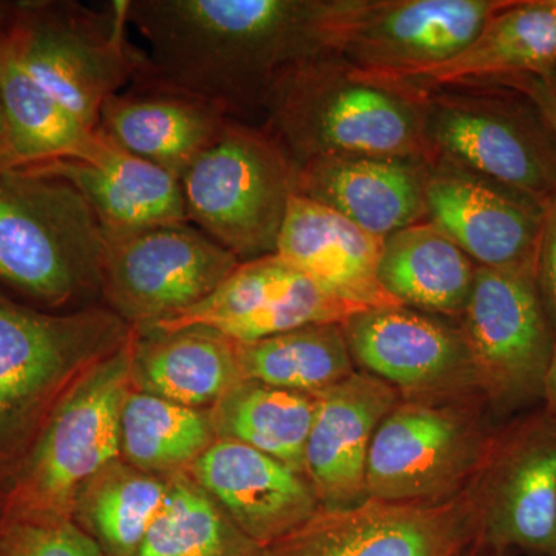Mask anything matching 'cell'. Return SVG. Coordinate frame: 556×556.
<instances>
[{"label": "cell", "mask_w": 556, "mask_h": 556, "mask_svg": "<svg viewBox=\"0 0 556 556\" xmlns=\"http://www.w3.org/2000/svg\"><path fill=\"white\" fill-rule=\"evenodd\" d=\"M354 365L412 399L478 390L463 329L408 306L357 311L342 321Z\"/></svg>", "instance_id": "obj_16"}, {"label": "cell", "mask_w": 556, "mask_h": 556, "mask_svg": "<svg viewBox=\"0 0 556 556\" xmlns=\"http://www.w3.org/2000/svg\"><path fill=\"white\" fill-rule=\"evenodd\" d=\"M94 479L87 517L108 556H135L156 518L169 485L123 470H105Z\"/></svg>", "instance_id": "obj_32"}, {"label": "cell", "mask_w": 556, "mask_h": 556, "mask_svg": "<svg viewBox=\"0 0 556 556\" xmlns=\"http://www.w3.org/2000/svg\"><path fill=\"white\" fill-rule=\"evenodd\" d=\"M138 329L62 394L10 473L2 514L72 518L83 490L121 453V416L134 383Z\"/></svg>", "instance_id": "obj_3"}, {"label": "cell", "mask_w": 556, "mask_h": 556, "mask_svg": "<svg viewBox=\"0 0 556 556\" xmlns=\"http://www.w3.org/2000/svg\"><path fill=\"white\" fill-rule=\"evenodd\" d=\"M556 67L554 0H507L452 60L413 76L420 89L515 87Z\"/></svg>", "instance_id": "obj_24"}, {"label": "cell", "mask_w": 556, "mask_h": 556, "mask_svg": "<svg viewBox=\"0 0 556 556\" xmlns=\"http://www.w3.org/2000/svg\"><path fill=\"white\" fill-rule=\"evenodd\" d=\"M473 497L434 504L367 500L320 511L263 556H464L475 544Z\"/></svg>", "instance_id": "obj_13"}, {"label": "cell", "mask_w": 556, "mask_h": 556, "mask_svg": "<svg viewBox=\"0 0 556 556\" xmlns=\"http://www.w3.org/2000/svg\"><path fill=\"white\" fill-rule=\"evenodd\" d=\"M427 219L481 268H535L544 203L445 159H431Z\"/></svg>", "instance_id": "obj_17"}, {"label": "cell", "mask_w": 556, "mask_h": 556, "mask_svg": "<svg viewBox=\"0 0 556 556\" xmlns=\"http://www.w3.org/2000/svg\"><path fill=\"white\" fill-rule=\"evenodd\" d=\"M473 548L556 556V420L527 417L493 439L473 479Z\"/></svg>", "instance_id": "obj_12"}, {"label": "cell", "mask_w": 556, "mask_h": 556, "mask_svg": "<svg viewBox=\"0 0 556 556\" xmlns=\"http://www.w3.org/2000/svg\"><path fill=\"white\" fill-rule=\"evenodd\" d=\"M535 278L556 338V193L544 204L535 255Z\"/></svg>", "instance_id": "obj_34"}, {"label": "cell", "mask_w": 556, "mask_h": 556, "mask_svg": "<svg viewBox=\"0 0 556 556\" xmlns=\"http://www.w3.org/2000/svg\"><path fill=\"white\" fill-rule=\"evenodd\" d=\"M430 160L327 156L299 166L298 193L386 239L427 219Z\"/></svg>", "instance_id": "obj_20"}, {"label": "cell", "mask_w": 556, "mask_h": 556, "mask_svg": "<svg viewBox=\"0 0 556 556\" xmlns=\"http://www.w3.org/2000/svg\"><path fill=\"white\" fill-rule=\"evenodd\" d=\"M108 236L64 179L0 169V280L49 306L102 292Z\"/></svg>", "instance_id": "obj_6"}, {"label": "cell", "mask_w": 556, "mask_h": 556, "mask_svg": "<svg viewBox=\"0 0 556 556\" xmlns=\"http://www.w3.org/2000/svg\"><path fill=\"white\" fill-rule=\"evenodd\" d=\"M226 118L208 102L146 78L102 104L98 131L178 179L222 135Z\"/></svg>", "instance_id": "obj_22"}, {"label": "cell", "mask_w": 556, "mask_h": 556, "mask_svg": "<svg viewBox=\"0 0 556 556\" xmlns=\"http://www.w3.org/2000/svg\"><path fill=\"white\" fill-rule=\"evenodd\" d=\"M214 426L197 408L131 391L121 416V452L142 470L192 464L215 441Z\"/></svg>", "instance_id": "obj_30"}, {"label": "cell", "mask_w": 556, "mask_h": 556, "mask_svg": "<svg viewBox=\"0 0 556 556\" xmlns=\"http://www.w3.org/2000/svg\"><path fill=\"white\" fill-rule=\"evenodd\" d=\"M241 378L265 386L316 394L356 372L342 324H317L236 343Z\"/></svg>", "instance_id": "obj_29"}, {"label": "cell", "mask_w": 556, "mask_h": 556, "mask_svg": "<svg viewBox=\"0 0 556 556\" xmlns=\"http://www.w3.org/2000/svg\"><path fill=\"white\" fill-rule=\"evenodd\" d=\"M427 91L324 58L281 80L266 105L263 129L299 166L327 156L431 160Z\"/></svg>", "instance_id": "obj_2"}, {"label": "cell", "mask_w": 556, "mask_h": 556, "mask_svg": "<svg viewBox=\"0 0 556 556\" xmlns=\"http://www.w3.org/2000/svg\"><path fill=\"white\" fill-rule=\"evenodd\" d=\"M493 439L478 417L438 399L399 402L380 422L367 460V497L434 504L457 496L484 464Z\"/></svg>", "instance_id": "obj_9"}, {"label": "cell", "mask_w": 556, "mask_h": 556, "mask_svg": "<svg viewBox=\"0 0 556 556\" xmlns=\"http://www.w3.org/2000/svg\"><path fill=\"white\" fill-rule=\"evenodd\" d=\"M431 159H445L546 204L556 193V139L514 87L427 90Z\"/></svg>", "instance_id": "obj_8"}, {"label": "cell", "mask_w": 556, "mask_h": 556, "mask_svg": "<svg viewBox=\"0 0 556 556\" xmlns=\"http://www.w3.org/2000/svg\"><path fill=\"white\" fill-rule=\"evenodd\" d=\"M507 0H362L339 56L390 79H409L466 49Z\"/></svg>", "instance_id": "obj_15"}, {"label": "cell", "mask_w": 556, "mask_h": 556, "mask_svg": "<svg viewBox=\"0 0 556 556\" xmlns=\"http://www.w3.org/2000/svg\"><path fill=\"white\" fill-rule=\"evenodd\" d=\"M0 556H108L101 544L67 517H0Z\"/></svg>", "instance_id": "obj_33"}, {"label": "cell", "mask_w": 556, "mask_h": 556, "mask_svg": "<svg viewBox=\"0 0 556 556\" xmlns=\"http://www.w3.org/2000/svg\"><path fill=\"white\" fill-rule=\"evenodd\" d=\"M200 489L260 548L311 521L320 501L298 471L232 439H217L192 463Z\"/></svg>", "instance_id": "obj_18"}, {"label": "cell", "mask_w": 556, "mask_h": 556, "mask_svg": "<svg viewBox=\"0 0 556 556\" xmlns=\"http://www.w3.org/2000/svg\"><path fill=\"white\" fill-rule=\"evenodd\" d=\"M543 399L546 402V413L556 420V348L551 368L544 382Z\"/></svg>", "instance_id": "obj_36"}, {"label": "cell", "mask_w": 556, "mask_h": 556, "mask_svg": "<svg viewBox=\"0 0 556 556\" xmlns=\"http://www.w3.org/2000/svg\"><path fill=\"white\" fill-rule=\"evenodd\" d=\"M298 175L268 131L229 119L179 178L188 222L240 262L276 254Z\"/></svg>", "instance_id": "obj_7"}, {"label": "cell", "mask_w": 556, "mask_h": 556, "mask_svg": "<svg viewBox=\"0 0 556 556\" xmlns=\"http://www.w3.org/2000/svg\"><path fill=\"white\" fill-rule=\"evenodd\" d=\"M464 556H492V555L484 554V552L477 551V548H473V551H471V554H470V551H468L467 554Z\"/></svg>", "instance_id": "obj_38"}, {"label": "cell", "mask_w": 556, "mask_h": 556, "mask_svg": "<svg viewBox=\"0 0 556 556\" xmlns=\"http://www.w3.org/2000/svg\"><path fill=\"white\" fill-rule=\"evenodd\" d=\"M459 321L473 356L478 390L493 405L511 409L543 397L556 338L535 268L478 266Z\"/></svg>", "instance_id": "obj_10"}, {"label": "cell", "mask_w": 556, "mask_h": 556, "mask_svg": "<svg viewBox=\"0 0 556 556\" xmlns=\"http://www.w3.org/2000/svg\"><path fill=\"white\" fill-rule=\"evenodd\" d=\"M5 144V118H3L2 98H0V150Z\"/></svg>", "instance_id": "obj_37"}, {"label": "cell", "mask_w": 556, "mask_h": 556, "mask_svg": "<svg viewBox=\"0 0 556 556\" xmlns=\"http://www.w3.org/2000/svg\"><path fill=\"white\" fill-rule=\"evenodd\" d=\"M383 240L332 208L294 193L276 254L358 308L399 306L380 285Z\"/></svg>", "instance_id": "obj_23"}, {"label": "cell", "mask_w": 556, "mask_h": 556, "mask_svg": "<svg viewBox=\"0 0 556 556\" xmlns=\"http://www.w3.org/2000/svg\"><path fill=\"white\" fill-rule=\"evenodd\" d=\"M316 396L241 380L215 404L211 420L218 439L247 444L305 473V452Z\"/></svg>", "instance_id": "obj_28"}, {"label": "cell", "mask_w": 556, "mask_h": 556, "mask_svg": "<svg viewBox=\"0 0 556 556\" xmlns=\"http://www.w3.org/2000/svg\"><path fill=\"white\" fill-rule=\"evenodd\" d=\"M2 493H0V517H2Z\"/></svg>", "instance_id": "obj_39"}, {"label": "cell", "mask_w": 556, "mask_h": 556, "mask_svg": "<svg viewBox=\"0 0 556 556\" xmlns=\"http://www.w3.org/2000/svg\"><path fill=\"white\" fill-rule=\"evenodd\" d=\"M126 3L94 10L78 2L21 3L0 25L28 76L97 131L102 104L144 75L148 56L127 38Z\"/></svg>", "instance_id": "obj_5"}, {"label": "cell", "mask_w": 556, "mask_h": 556, "mask_svg": "<svg viewBox=\"0 0 556 556\" xmlns=\"http://www.w3.org/2000/svg\"><path fill=\"white\" fill-rule=\"evenodd\" d=\"M0 98L5 144L0 169H20L49 161L83 159L98 131L80 126L28 76L0 30Z\"/></svg>", "instance_id": "obj_27"}, {"label": "cell", "mask_w": 556, "mask_h": 556, "mask_svg": "<svg viewBox=\"0 0 556 556\" xmlns=\"http://www.w3.org/2000/svg\"><path fill=\"white\" fill-rule=\"evenodd\" d=\"M20 169L64 179L73 186L108 237L189 223L179 179L113 144L101 131L97 144L83 159L54 160Z\"/></svg>", "instance_id": "obj_21"}, {"label": "cell", "mask_w": 556, "mask_h": 556, "mask_svg": "<svg viewBox=\"0 0 556 556\" xmlns=\"http://www.w3.org/2000/svg\"><path fill=\"white\" fill-rule=\"evenodd\" d=\"M362 0H124L148 42L139 78L186 91L255 126L278 84L339 56ZM138 78V79H139Z\"/></svg>", "instance_id": "obj_1"}, {"label": "cell", "mask_w": 556, "mask_h": 556, "mask_svg": "<svg viewBox=\"0 0 556 556\" xmlns=\"http://www.w3.org/2000/svg\"><path fill=\"white\" fill-rule=\"evenodd\" d=\"M240 263L190 223L108 237L102 295L127 325L144 329L203 302Z\"/></svg>", "instance_id": "obj_11"}, {"label": "cell", "mask_w": 556, "mask_h": 556, "mask_svg": "<svg viewBox=\"0 0 556 556\" xmlns=\"http://www.w3.org/2000/svg\"><path fill=\"white\" fill-rule=\"evenodd\" d=\"M478 265L433 223L420 222L383 240L380 285L399 305L463 317Z\"/></svg>", "instance_id": "obj_25"}, {"label": "cell", "mask_w": 556, "mask_h": 556, "mask_svg": "<svg viewBox=\"0 0 556 556\" xmlns=\"http://www.w3.org/2000/svg\"><path fill=\"white\" fill-rule=\"evenodd\" d=\"M554 3H555V5H556V0H554Z\"/></svg>", "instance_id": "obj_40"}, {"label": "cell", "mask_w": 556, "mask_h": 556, "mask_svg": "<svg viewBox=\"0 0 556 556\" xmlns=\"http://www.w3.org/2000/svg\"><path fill=\"white\" fill-rule=\"evenodd\" d=\"M399 396L396 388L365 371L316 394L305 473L321 508L338 510L368 500L369 447Z\"/></svg>", "instance_id": "obj_19"}, {"label": "cell", "mask_w": 556, "mask_h": 556, "mask_svg": "<svg viewBox=\"0 0 556 556\" xmlns=\"http://www.w3.org/2000/svg\"><path fill=\"white\" fill-rule=\"evenodd\" d=\"M362 309L270 254L241 262L203 302L144 329L167 334L204 328L233 343H251L308 325L342 324Z\"/></svg>", "instance_id": "obj_14"}, {"label": "cell", "mask_w": 556, "mask_h": 556, "mask_svg": "<svg viewBox=\"0 0 556 556\" xmlns=\"http://www.w3.org/2000/svg\"><path fill=\"white\" fill-rule=\"evenodd\" d=\"M144 393L197 408L217 404L241 380L236 343L218 332L189 328L139 338L134 382Z\"/></svg>", "instance_id": "obj_26"}, {"label": "cell", "mask_w": 556, "mask_h": 556, "mask_svg": "<svg viewBox=\"0 0 556 556\" xmlns=\"http://www.w3.org/2000/svg\"><path fill=\"white\" fill-rule=\"evenodd\" d=\"M131 329L113 311L60 316L0 295V471H13L62 394Z\"/></svg>", "instance_id": "obj_4"}, {"label": "cell", "mask_w": 556, "mask_h": 556, "mask_svg": "<svg viewBox=\"0 0 556 556\" xmlns=\"http://www.w3.org/2000/svg\"><path fill=\"white\" fill-rule=\"evenodd\" d=\"M514 89L521 90L533 101L556 139V67L543 78L526 80Z\"/></svg>", "instance_id": "obj_35"}, {"label": "cell", "mask_w": 556, "mask_h": 556, "mask_svg": "<svg viewBox=\"0 0 556 556\" xmlns=\"http://www.w3.org/2000/svg\"><path fill=\"white\" fill-rule=\"evenodd\" d=\"M135 556H263V551L223 517L204 490L178 479Z\"/></svg>", "instance_id": "obj_31"}]
</instances>
